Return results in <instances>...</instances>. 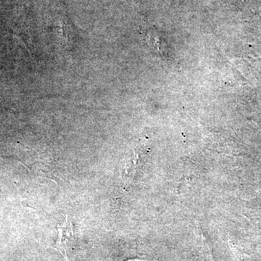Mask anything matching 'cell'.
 Instances as JSON below:
<instances>
[{"label":"cell","mask_w":261,"mask_h":261,"mask_svg":"<svg viewBox=\"0 0 261 261\" xmlns=\"http://www.w3.org/2000/svg\"><path fill=\"white\" fill-rule=\"evenodd\" d=\"M58 240L57 242V250L61 252L65 257V261H70L71 257L74 255L76 248L77 239L73 231L71 221L68 216L64 224L58 226Z\"/></svg>","instance_id":"1"}]
</instances>
